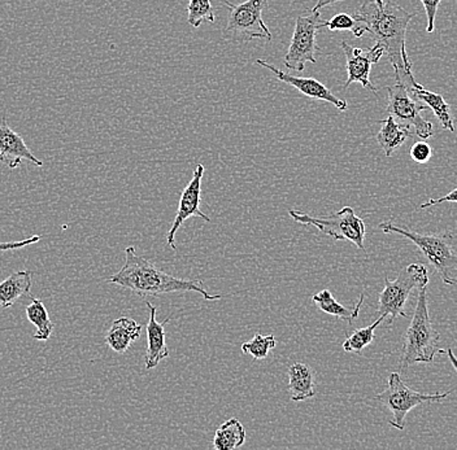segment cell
I'll return each instance as SVG.
<instances>
[{
	"mask_svg": "<svg viewBox=\"0 0 457 450\" xmlns=\"http://www.w3.org/2000/svg\"><path fill=\"white\" fill-rule=\"evenodd\" d=\"M353 17L367 28L376 42L384 45L395 73L396 84L403 85L408 91L412 90L417 81L413 77L412 61L405 50V34L413 13L407 12L394 2H385L384 7H378L374 0H362Z\"/></svg>",
	"mask_w": 457,
	"mask_h": 450,
	"instance_id": "cell-1",
	"label": "cell"
},
{
	"mask_svg": "<svg viewBox=\"0 0 457 450\" xmlns=\"http://www.w3.org/2000/svg\"><path fill=\"white\" fill-rule=\"evenodd\" d=\"M108 282L133 290L138 296H162L173 292H195L207 301L221 300V295H211L200 279H181L162 272L153 262L137 253L136 247L125 250V264Z\"/></svg>",
	"mask_w": 457,
	"mask_h": 450,
	"instance_id": "cell-2",
	"label": "cell"
},
{
	"mask_svg": "<svg viewBox=\"0 0 457 450\" xmlns=\"http://www.w3.org/2000/svg\"><path fill=\"white\" fill-rule=\"evenodd\" d=\"M439 341L441 334L436 331L428 315V290L425 287L419 290L412 321L403 341V369L414 364L433 363L436 356L445 352L439 346Z\"/></svg>",
	"mask_w": 457,
	"mask_h": 450,
	"instance_id": "cell-3",
	"label": "cell"
},
{
	"mask_svg": "<svg viewBox=\"0 0 457 450\" xmlns=\"http://www.w3.org/2000/svg\"><path fill=\"white\" fill-rule=\"evenodd\" d=\"M379 229L385 233H398L412 241L421 250L422 255L430 262L431 266L441 275L445 284H457V253L453 248V233H421L412 232L394 222H382Z\"/></svg>",
	"mask_w": 457,
	"mask_h": 450,
	"instance_id": "cell-4",
	"label": "cell"
},
{
	"mask_svg": "<svg viewBox=\"0 0 457 450\" xmlns=\"http://www.w3.org/2000/svg\"><path fill=\"white\" fill-rule=\"evenodd\" d=\"M428 283V269L421 264L408 265L394 281L386 276L385 287L379 293L377 309L379 317L387 320V326H391L398 317L407 318L405 306L410 300L411 293L413 290L425 289Z\"/></svg>",
	"mask_w": 457,
	"mask_h": 450,
	"instance_id": "cell-5",
	"label": "cell"
},
{
	"mask_svg": "<svg viewBox=\"0 0 457 450\" xmlns=\"http://www.w3.org/2000/svg\"><path fill=\"white\" fill-rule=\"evenodd\" d=\"M288 215L298 224L316 227L320 233L330 236L336 241H348L355 244L359 250H365L367 226L351 207L342 208L339 212L327 217H313L294 209L288 210Z\"/></svg>",
	"mask_w": 457,
	"mask_h": 450,
	"instance_id": "cell-6",
	"label": "cell"
},
{
	"mask_svg": "<svg viewBox=\"0 0 457 450\" xmlns=\"http://www.w3.org/2000/svg\"><path fill=\"white\" fill-rule=\"evenodd\" d=\"M453 391L445 393H421L410 389L403 381L398 372H391L388 377L387 389L378 393L374 400L379 401L382 405L387 407L393 414L390 426L394 429L404 430L405 417L414 407L424 405V404L441 403Z\"/></svg>",
	"mask_w": 457,
	"mask_h": 450,
	"instance_id": "cell-7",
	"label": "cell"
},
{
	"mask_svg": "<svg viewBox=\"0 0 457 450\" xmlns=\"http://www.w3.org/2000/svg\"><path fill=\"white\" fill-rule=\"evenodd\" d=\"M228 10L225 37L234 42H251L253 39L271 41V33L262 20V10L268 0H247L242 4H231L221 0Z\"/></svg>",
	"mask_w": 457,
	"mask_h": 450,
	"instance_id": "cell-8",
	"label": "cell"
},
{
	"mask_svg": "<svg viewBox=\"0 0 457 450\" xmlns=\"http://www.w3.org/2000/svg\"><path fill=\"white\" fill-rule=\"evenodd\" d=\"M324 28V20L320 12L299 16L296 19L291 44L285 56V67L295 72H303L307 62H317V53H322L317 45V34Z\"/></svg>",
	"mask_w": 457,
	"mask_h": 450,
	"instance_id": "cell-9",
	"label": "cell"
},
{
	"mask_svg": "<svg viewBox=\"0 0 457 450\" xmlns=\"http://www.w3.org/2000/svg\"><path fill=\"white\" fill-rule=\"evenodd\" d=\"M386 91L388 95V115L413 127L414 133L422 141L434 135L433 124L422 117V112L428 110L424 102L417 101L412 94L400 84L386 87Z\"/></svg>",
	"mask_w": 457,
	"mask_h": 450,
	"instance_id": "cell-10",
	"label": "cell"
},
{
	"mask_svg": "<svg viewBox=\"0 0 457 450\" xmlns=\"http://www.w3.org/2000/svg\"><path fill=\"white\" fill-rule=\"evenodd\" d=\"M341 47L347 61V81L345 87H350V85L357 82L362 87L377 93V87L370 82L371 65L377 64L385 55L384 45L376 42L373 47L365 51L342 41Z\"/></svg>",
	"mask_w": 457,
	"mask_h": 450,
	"instance_id": "cell-11",
	"label": "cell"
},
{
	"mask_svg": "<svg viewBox=\"0 0 457 450\" xmlns=\"http://www.w3.org/2000/svg\"><path fill=\"white\" fill-rule=\"evenodd\" d=\"M204 176V167L199 164L193 173V178L188 182L187 186L182 191L179 198V210H177L176 218L170 232H168L167 241L171 250H176V233L179 232L182 224L190 217H199L205 222H211V218L200 209V201H202V179Z\"/></svg>",
	"mask_w": 457,
	"mask_h": 450,
	"instance_id": "cell-12",
	"label": "cell"
},
{
	"mask_svg": "<svg viewBox=\"0 0 457 450\" xmlns=\"http://www.w3.org/2000/svg\"><path fill=\"white\" fill-rule=\"evenodd\" d=\"M256 64L265 68V70H270V72L274 73V76L277 77V79L296 88L303 95L308 96V98L313 99V101L330 102L337 110H342V112L347 110V102L334 95L325 85H322L321 82L317 81V79L311 78V77L304 78V77L291 76V74L282 72L278 68L274 67V65L270 64V62L265 61V60L257 59Z\"/></svg>",
	"mask_w": 457,
	"mask_h": 450,
	"instance_id": "cell-13",
	"label": "cell"
},
{
	"mask_svg": "<svg viewBox=\"0 0 457 450\" xmlns=\"http://www.w3.org/2000/svg\"><path fill=\"white\" fill-rule=\"evenodd\" d=\"M22 161L43 167V161L33 155L22 136L8 127L7 119H0V162L14 170Z\"/></svg>",
	"mask_w": 457,
	"mask_h": 450,
	"instance_id": "cell-14",
	"label": "cell"
},
{
	"mask_svg": "<svg viewBox=\"0 0 457 450\" xmlns=\"http://www.w3.org/2000/svg\"><path fill=\"white\" fill-rule=\"evenodd\" d=\"M148 312H150V320L147 323V349H145V369L153 370L159 366L165 358L170 357V349L167 347V334H165V324L170 321L167 318L162 322L156 320V307L150 301H145Z\"/></svg>",
	"mask_w": 457,
	"mask_h": 450,
	"instance_id": "cell-15",
	"label": "cell"
},
{
	"mask_svg": "<svg viewBox=\"0 0 457 450\" xmlns=\"http://www.w3.org/2000/svg\"><path fill=\"white\" fill-rule=\"evenodd\" d=\"M288 392L291 400H308L316 395V372L310 364L296 363L288 367Z\"/></svg>",
	"mask_w": 457,
	"mask_h": 450,
	"instance_id": "cell-16",
	"label": "cell"
},
{
	"mask_svg": "<svg viewBox=\"0 0 457 450\" xmlns=\"http://www.w3.org/2000/svg\"><path fill=\"white\" fill-rule=\"evenodd\" d=\"M142 326L133 318H117L105 336V343L116 353H125L131 343L141 338Z\"/></svg>",
	"mask_w": 457,
	"mask_h": 450,
	"instance_id": "cell-17",
	"label": "cell"
},
{
	"mask_svg": "<svg viewBox=\"0 0 457 450\" xmlns=\"http://www.w3.org/2000/svg\"><path fill=\"white\" fill-rule=\"evenodd\" d=\"M31 286V272L29 270H21L8 276L0 283V307L5 309L27 298L30 295Z\"/></svg>",
	"mask_w": 457,
	"mask_h": 450,
	"instance_id": "cell-18",
	"label": "cell"
},
{
	"mask_svg": "<svg viewBox=\"0 0 457 450\" xmlns=\"http://www.w3.org/2000/svg\"><path fill=\"white\" fill-rule=\"evenodd\" d=\"M382 125L381 130L377 134V142L384 150L385 155L391 158L398 148L402 147L411 136L410 125L398 124L393 116L378 121Z\"/></svg>",
	"mask_w": 457,
	"mask_h": 450,
	"instance_id": "cell-19",
	"label": "cell"
},
{
	"mask_svg": "<svg viewBox=\"0 0 457 450\" xmlns=\"http://www.w3.org/2000/svg\"><path fill=\"white\" fill-rule=\"evenodd\" d=\"M364 300L365 296L360 295L359 300H357L355 306L347 307L338 303V301L334 299L333 293L328 290H320L319 293L312 296L313 303L316 304V307H319L321 312L327 313L328 315H333V317L347 322V323L350 324H353V321L359 317V313L360 310H361Z\"/></svg>",
	"mask_w": 457,
	"mask_h": 450,
	"instance_id": "cell-20",
	"label": "cell"
},
{
	"mask_svg": "<svg viewBox=\"0 0 457 450\" xmlns=\"http://www.w3.org/2000/svg\"><path fill=\"white\" fill-rule=\"evenodd\" d=\"M410 93L412 94L417 101L424 102L428 108L433 110L434 115L441 122L443 129L453 131V133L455 131V125H453V116H451V107L443 96L433 93V91L427 90L419 82H417L416 86Z\"/></svg>",
	"mask_w": 457,
	"mask_h": 450,
	"instance_id": "cell-21",
	"label": "cell"
},
{
	"mask_svg": "<svg viewBox=\"0 0 457 450\" xmlns=\"http://www.w3.org/2000/svg\"><path fill=\"white\" fill-rule=\"evenodd\" d=\"M245 443V430L241 421L230 418L217 429L213 438L216 450H236Z\"/></svg>",
	"mask_w": 457,
	"mask_h": 450,
	"instance_id": "cell-22",
	"label": "cell"
},
{
	"mask_svg": "<svg viewBox=\"0 0 457 450\" xmlns=\"http://www.w3.org/2000/svg\"><path fill=\"white\" fill-rule=\"evenodd\" d=\"M27 317L37 329L33 335L34 340L47 341L53 335L54 323L45 304L39 299H31L30 306L27 307Z\"/></svg>",
	"mask_w": 457,
	"mask_h": 450,
	"instance_id": "cell-23",
	"label": "cell"
},
{
	"mask_svg": "<svg viewBox=\"0 0 457 450\" xmlns=\"http://www.w3.org/2000/svg\"><path fill=\"white\" fill-rule=\"evenodd\" d=\"M385 321L384 317H379L378 320L373 322L370 326L364 327V329L356 330L353 335L348 336L343 343V349L347 353H361L362 349L370 346L374 340V331L377 327Z\"/></svg>",
	"mask_w": 457,
	"mask_h": 450,
	"instance_id": "cell-24",
	"label": "cell"
},
{
	"mask_svg": "<svg viewBox=\"0 0 457 450\" xmlns=\"http://www.w3.org/2000/svg\"><path fill=\"white\" fill-rule=\"evenodd\" d=\"M187 21L191 27L199 28L204 22L216 21L211 0H190L187 7Z\"/></svg>",
	"mask_w": 457,
	"mask_h": 450,
	"instance_id": "cell-25",
	"label": "cell"
},
{
	"mask_svg": "<svg viewBox=\"0 0 457 450\" xmlns=\"http://www.w3.org/2000/svg\"><path fill=\"white\" fill-rule=\"evenodd\" d=\"M276 346L277 340L273 335L256 334L253 340L242 344V352L253 356L255 360H265Z\"/></svg>",
	"mask_w": 457,
	"mask_h": 450,
	"instance_id": "cell-26",
	"label": "cell"
},
{
	"mask_svg": "<svg viewBox=\"0 0 457 450\" xmlns=\"http://www.w3.org/2000/svg\"><path fill=\"white\" fill-rule=\"evenodd\" d=\"M324 28H328L331 31L348 30L356 38H361L365 33H368L367 28L361 22L357 21L355 17L350 16L348 13H338L328 21L324 20Z\"/></svg>",
	"mask_w": 457,
	"mask_h": 450,
	"instance_id": "cell-27",
	"label": "cell"
},
{
	"mask_svg": "<svg viewBox=\"0 0 457 450\" xmlns=\"http://www.w3.org/2000/svg\"><path fill=\"white\" fill-rule=\"evenodd\" d=\"M433 156V150L425 141L417 142L411 148V158L419 164H427Z\"/></svg>",
	"mask_w": 457,
	"mask_h": 450,
	"instance_id": "cell-28",
	"label": "cell"
},
{
	"mask_svg": "<svg viewBox=\"0 0 457 450\" xmlns=\"http://www.w3.org/2000/svg\"><path fill=\"white\" fill-rule=\"evenodd\" d=\"M420 2L422 3L425 12H427V31L428 34L434 33V30H436V17L442 0H420Z\"/></svg>",
	"mask_w": 457,
	"mask_h": 450,
	"instance_id": "cell-29",
	"label": "cell"
},
{
	"mask_svg": "<svg viewBox=\"0 0 457 450\" xmlns=\"http://www.w3.org/2000/svg\"><path fill=\"white\" fill-rule=\"evenodd\" d=\"M41 235L30 236L20 241H7V243H0V252H7V250H21V248L30 246V244L38 243L41 241Z\"/></svg>",
	"mask_w": 457,
	"mask_h": 450,
	"instance_id": "cell-30",
	"label": "cell"
},
{
	"mask_svg": "<svg viewBox=\"0 0 457 450\" xmlns=\"http://www.w3.org/2000/svg\"><path fill=\"white\" fill-rule=\"evenodd\" d=\"M443 203H457V189L451 191L447 195L442 196L439 199H430L427 203L420 205L421 209H427V208L436 207V205Z\"/></svg>",
	"mask_w": 457,
	"mask_h": 450,
	"instance_id": "cell-31",
	"label": "cell"
},
{
	"mask_svg": "<svg viewBox=\"0 0 457 450\" xmlns=\"http://www.w3.org/2000/svg\"><path fill=\"white\" fill-rule=\"evenodd\" d=\"M343 2V0H319L317 4L314 5L312 12H320L322 8L328 7V5L336 4V3Z\"/></svg>",
	"mask_w": 457,
	"mask_h": 450,
	"instance_id": "cell-32",
	"label": "cell"
},
{
	"mask_svg": "<svg viewBox=\"0 0 457 450\" xmlns=\"http://www.w3.org/2000/svg\"><path fill=\"white\" fill-rule=\"evenodd\" d=\"M447 356H448V360H450L451 364H453V369H455V372H457V357L455 356V353H453V349L448 348Z\"/></svg>",
	"mask_w": 457,
	"mask_h": 450,
	"instance_id": "cell-33",
	"label": "cell"
},
{
	"mask_svg": "<svg viewBox=\"0 0 457 450\" xmlns=\"http://www.w3.org/2000/svg\"><path fill=\"white\" fill-rule=\"evenodd\" d=\"M374 2L377 3V5H378V7H384L385 0H374Z\"/></svg>",
	"mask_w": 457,
	"mask_h": 450,
	"instance_id": "cell-34",
	"label": "cell"
}]
</instances>
